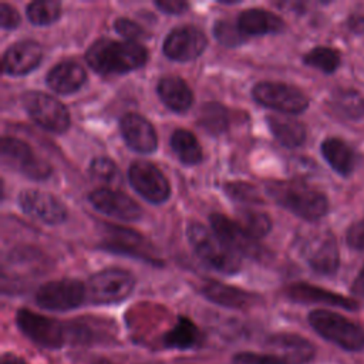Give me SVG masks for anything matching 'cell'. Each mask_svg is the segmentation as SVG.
I'll use <instances>...</instances> for the list:
<instances>
[{"instance_id":"cell-1","label":"cell","mask_w":364,"mask_h":364,"mask_svg":"<svg viewBox=\"0 0 364 364\" xmlns=\"http://www.w3.org/2000/svg\"><path fill=\"white\" fill-rule=\"evenodd\" d=\"M148 51L135 41L100 38L85 53L87 64L98 74H125L145 65Z\"/></svg>"},{"instance_id":"cell-2","label":"cell","mask_w":364,"mask_h":364,"mask_svg":"<svg viewBox=\"0 0 364 364\" xmlns=\"http://www.w3.org/2000/svg\"><path fill=\"white\" fill-rule=\"evenodd\" d=\"M186 237L195 255L210 269L222 274H235L240 270V256L213 230L199 222H189Z\"/></svg>"},{"instance_id":"cell-3","label":"cell","mask_w":364,"mask_h":364,"mask_svg":"<svg viewBox=\"0 0 364 364\" xmlns=\"http://www.w3.org/2000/svg\"><path fill=\"white\" fill-rule=\"evenodd\" d=\"M267 193L279 206L309 222L321 219L328 210L327 196L304 183L272 182Z\"/></svg>"},{"instance_id":"cell-4","label":"cell","mask_w":364,"mask_h":364,"mask_svg":"<svg viewBox=\"0 0 364 364\" xmlns=\"http://www.w3.org/2000/svg\"><path fill=\"white\" fill-rule=\"evenodd\" d=\"M309 323L317 334L343 350L360 351L364 348L363 327L338 313L317 309L310 311Z\"/></svg>"},{"instance_id":"cell-5","label":"cell","mask_w":364,"mask_h":364,"mask_svg":"<svg viewBox=\"0 0 364 364\" xmlns=\"http://www.w3.org/2000/svg\"><path fill=\"white\" fill-rule=\"evenodd\" d=\"M135 277L119 267L94 273L87 283V296L95 304H114L125 300L134 290Z\"/></svg>"},{"instance_id":"cell-6","label":"cell","mask_w":364,"mask_h":364,"mask_svg":"<svg viewBox=\"0 0 364 364\" xmlns=\"http://www.w3.org/2000/svg\"><path fill=\"white\" fill-rule=\"evenodd\" d=\"M21 101L28 117L40 128L54 134H61L68 129L70 114L64 104L53 95L40 91H27Z\"/></svg>"},{"instance_id":"cell-7","label":"cell","mask_w":364,"mask_h":364,"mask_svg":"<svg viewBox=\"0 0 364 364\" xmlns=\"http://www.w3.org/2000/svg\"><path fill=\"white\" fill-rule=\"evenodd\" d=\"M16 323L18 330L27 338L43 348L55 350L63 347L67 341V326L55 318L41 316L28 309L17 310Z\"/></svg>"},{"instance_id":"cell-8","label":"cell","mask_w":364,"mask_h":364,"mask_svg":"<svg viewBox=\"0 0 364 364\" xmlns=\"http://www.w3.org/2000/svg\"><path fill=\"white\" fill-rule=\"evenodd\" d=\"M252 95L257 104L283 114H300L309 107V98L301 90L283 82L260 81Z\"/></svg>"},{"instance_id":"cell-9","label":"cell","mask_w":364,"mask_h":364,"mask_svg":"<svg viewBox=\"0 0 364 364\" xmlns=\"http://www.w3.org/2000/svg\"><path fill=\"white\" fill-rule=\"evenodd\" d=\"M87 297V286L77 279L48 282L36 291V303L51 311H67L80 307Z\"/></svg>"},{"instance_id":"cell-10","label":"cell","mask_w":364,"mask_h":364,"mask_svg":"<svg viewBox=\"0 0 364 364\" xmlns=\"http://www.w3.org/2000/svg\"><path fill=\"white\" fill-rule=\"evenodd\" d=\"M1 161L4 165L36 181L48 178L53 171L47 161L38 158L31 151L30 145L14 136L1 138Z\"/></svg>"},{"instance_id":"cell-11","label":"cell","mask_w":364,"mask_h":364,"mask_svg":"<svg viewBox=\"0 0 364 364\" xmlns=\"http://www.w3.org/2000/svg\"><path fill=\"white\" fill-rule=\"evenodd\" d=\"M132 189L145 200L159 205L169 199L171 186L162 171L148 161H135L128 169Z\"/></svg>"},{"instance_id":"cell-12","label":"cell","mask_w":364,"mask_h":364,"mask_svg":"<svg viewBox=\"0 0 364 364\" xmlns=\"http://www.w3.org/2000/svg\"><path fill=\"white\" fill-rule=\"evenodd\" d=\"M212 230L218 233L239 256H246L255 260H264L267 256L266 249L259 240L245 230L237 222L229 219L220 213H212L209 216Z\"/></svg>"},{"instance_id":"cell-13","label":"cell","mask_w":364,"mask_h":364,"mask_svg":"<svg viewBox=\"0 0 364 364\" xmlns=\"http://www.w3.org/2000/svg\"><path fill=\"white\" fill-rule=\"evenodd\" d=\"M208 38L195 26L185 24L172 28L164 40V54L173 61L185 63L198 58L206 48Z\"/></svg>"},{"instance_id":"cell-14","label":"cell","mask_w":364,"mask_h":364,"mask_svg":"<svg viewBox=\"0 0 364 364\" xmlns=\"http://www.w3.org/2000/svg\"><path fill=\"white\" fill-rule=\"evenodd\" d=\"M18 206L26 215L46 225H60L68 218V212L60 199L38 189H24L20 192Z\"/></svg>"},{"instance_id":"cell-15","label":"cell","mask_w":364,"mask_h":364,"mask_svg":"<svg viewBox=\"0 0 364 364\" xmlns=\"http://www.w3.org/2000/svg\"><path fill=\"white\" fill-rule=\"evenodd\" d=\"M303 256L307 264L318 274L331 276L340 264L338 247L330 232L316 233L304 243Z\"/></svg>"},{"instance_id":"cell-16","label":"cell","mask_w":364,"mask_h":364,"mask_svg":"<svg viewBox=\"0 0 364 364\" xmlns=\"http://www.w3.org/2000/svg\"><path fill=\"white\" fill-rule=\"evenodd\" d=\"M88 202L98 212L127 220L135 222L142 216V208L128 195L111 188H98L90 192Z\"/></svg>"},{"instance_id":"cell-17","label":"cell","mask_w":364,"mask_h":364,"mask_svg":"<svg viewBox=\"0 0 364 364\" xmlns=\"http://www.w3.org/2000/svg\"><path fill=\"white\" fill-rule=\"evenodd\" d=\"M119 131L127 146L135 152L151 154L158 146L155 128L139 114H125L119 121Z\"/></svg>"},{"instance_id":"cell-18","label":"cell","mask_w":364,"mask_h":364,"mask_svg":"<svg viewBox=\"0 0 364 364\" xmlns=\"http://www.w3.org/2000/svg\"><path fill=\"white\" fill-rule=\"evenodd\" d=\"M43 58V48L34 40H21L11 44L1 57L3 73L18 77L28 74L38 67Z\"/></svg>"},{"instance_id":"cell-19","label":"cell","mask_w":364,"mask_h":364,"mask_svg":"<svg viewBox=\"0 0 364 364\" xmlns=\"http://www.w3.org/2000/svg\"><path fill=\"white\" fill-rule=\"evenodd\" d=\"M267 346L287 364H307L316 354L314 346L307 338L293 333L273 334L267 338Z\"/></svg>"},{"instance_id":"cell-20","label":"cell","mask_w":364,"mask_h":364,"mask_svg":"<svg viewBox=\"0 0 364 364\" xmlns=\"http://www.w3.org/2000/svg\"><path fill=\"white\" fill-rule=\"evenodd\" d=\"M286 296L297 303H323L334 307H341L344 310H357L358 304L353 299L344 297L341 294L328 291L321 287H316L307 283H296L286 289Z\"/></svg>"},{"instance_id":"cell-21","label":"cell","mask_w":364,"mask_h":364,"mask_svg":"<svg viewBox=\"0 0 364 364\" xmlns=\"http://www.w3.org/2000/svg\"><path fill=\"white\" fill-rule=\"evenodd\" d=\"M87 80V73L81 64L65 60L55 64L46 75L47 85L58 94H73L78 91Z\"/></svg>"},{"instance_id":"cell-22","label":"cell","mask_w":364,"mask_h":364,"mask_svg":"<svg viewBox=\"0 0 364 364\" xmlns=\"http://www.w3.org/2000/svg\"><path fill=\"white\" fill-rule=\"evenodd\" d=\"M236 24L246 37L277 34L284 30V21L277 14L263 9L243 10L237 17Z\"/></svg>"},{"instance_id":"cell-23","label":"cell","mask_w":364,"mask_h":364,"mask_svg":"<svg viewBox=\"0 0 364 364\" xmlns=\"http://www.w3.org/2000/svg\"><path fill=\"white\" fill-rule=\"evenodd\" d=\"M202 294L209 301L228 309H247L259 301L256 294L218 282L205 283L202 286Z\"/></svg>"},{"instance_id":"cell-24","label":"cell","mask_w":364,"mask_h":364,"mask_svg":"<svg viewBox=\"0 0 364 364\" xmlns=\"http://www.w3.org/2000/svg\"><path fill=\"white\" fill-rule=\"evenodd\" d=\"M156 92L164 105L175 112L188 111L193 102L192 90L185 80L176 75L161 78L156 85Z\"/></svg>"},{"instance_id":"cell-25","label":"cell","mask_w":364,"mask_h":364,"mask_svg":"<svg viewBox=\"0 0 364 364\" xmlns=\"http://www.w3.org/2000/svg\"><path fill=\"white\" fill-rule=\"evenodd\" d=\"M266 124L272 135L286 148H297L306 141L304 125L289 115H267Z\"/></svg>"},{"instance_id":"cell-26","label":"cell","mask_w":364,"mask_h":364,"mask_svg":"<svg viewBox=\"0 0 364 364\" xmlns=\"http://www.w3.org/2000/svg\"><path fill=\"white\" fill-rule=\"evenodd\" d=\"M321 155L334 172L348 176L355 168L354 151L340 138H327L321 142Z\"/></svg>"},{"instance_id":"cell-27","label":"cell","mask_w":364,"mask_h":364,"mask_svg":"<svg viewBox=\"0 0 364 364\" xmlns=\"http://www.w3.org/2000/svg\"><path fill=\"white\" fill-rule=\"evenodd\" d=\"M200 338L202 336L196 324L188 317L181 316L178 317L175 326L164 334L162 343L169 348L188 350L196 347L200 343Z\"/></svg>"},{"instance_id":"cell-28","label":"cell","mask_w":364,"mask_h":364,"mask_svg":"<svg viewBox=\"0 0 364 364\" xmlns=\"http://www.w3.org/2000/svg\"><path fill=\"white\" fill-rule=\"evenodd\" d=\"M171 148L183 165H196L202 162L203 152L196 136L188 129H175L169 139Z\"/></svg>"},{"instance_id":"cell-29","label":"cell","mask_w":364,"mask_h":364,"mask_svg":"<svg viewBox=\"0 0 364 364\" xmlns=\"http://www.w3.org/2000/svg\"><path fill=\"white\" fill-rule=\"evenodd\" d=\"M328 102L338 117L353 121L364 118V97L355 90H338Z\"/></svg>"},{"instance_id":"cell-30","label":"cell","mask_w":364,"mask_h":364,"mask_svg":"<svg viewBox=\"0 0 364 364\" xmlns=\"http://www.w3.org/2000/svg\"><path fill=\"white\" fill-rule=\"evenodd\" d=\"M27 18L34 26H48L60 18L61 3L55 0L31 1L26 9Z\"/></svg>"},{"instance_id":"cell-31","label":"cell","mask_w":364,"mask_h":364,"mask_svg":"<svg viewBox=\"0 0 364 364\" xmlns=\"http://www.w3.org/2000/svg\"><path fill=\"white\" fill-rule=\"evenodd\" d=\"M237 223L256 239L266 236L272 229V220L269 215L252 208H243L237 210Z\"/></svg>"},{"instance_id":"cell-32","label":"cell","mask_w":364,"mask_h":364,"mask_svg":"<svg viewBox=\"0 0 364 364\" xmlns=\"http://www.w3.org/2000/svg\"><path fill=\"white\" fill-rule=\"evenodd\" d=\"M303 61L309 67L317 68L326 74H331L340 65V54L334 48L318 46L306 53Z\"/></svg>"},{"instance_id":"cell-33","label":"cell","mask_w":364,"mask_h":364,"mask_svg":"<svg viewBox=\"0 0 364 364\" xmlns=\"http://www.w3.org/2000/svg\"><path fill=\"white\" fill-rule=\"evenodd\" d=\"M90 175L92 179L109 186H119L122 182V175L119 168L107 156H98L91 161L90 164Z\"/></svg>"},{"instance_id":"cell-34","label":"cell","mask_w":364,"mask_h":364,"mask_svg":"<svg viewBox=\"0 0 364 364\" xmlns=\"http://www.w3.org/2000/svg\"><path fill=\"white\" fill-rule=\"evenodd\" d=\"M199 124L208 132L218 135L228 128L226 109L218 102L205 104L199 111Z\"/></svg>"},{"instance_id":"cell-35","label":"cell","mask_w":364,"mask_h":364,"mask_svg":"<svg viewBox=\"0 0 364 364\" xmlns=\"http://www.w3.org/2000/svg\"><path fill=\"white\" fill-rule=\"evenodd\" d=\"M213 36L226 47H236L246 41V36L242 34L237 24H232L226 20H219L213 26Z\"/></svg>"},{"instance_id":"cell-36","label":"cell","mask_w":364,"mask_h":364,"mask_svg":"<svg viewBox=\"0 0 364 364\" xmlns=\"http://www.w3.org/2000/svg\"><path fill=\"white\" fill-rule=\"evenodd\" d=\"M225 192L229 198H232L236 202L240 203H247V205H253V203H260L262 202V196L259 193V191L246 182H230L225 185Z\"/></svg>"},{"instance_id":"cell-37","label":"cell","mask_w":364,"mask_h":364,"mask_svg":"<svg viewBox=\"0 0 364 364\" xmlns=\"http://www.w3.org/2000/svg\"><path fill=\"white\" fill-rule=\"evenodd\" d=\"M114 30L127 41L138 43L139 40H145L148 37L146 31L139 24L125 17H119L114 21Z\"/></svg>"},{"instance_id":"cell-38","label":"cell","mask_w":364,"mask_h":364,"mask_svg":"<svg viewBox=\"0 0 364 364\" xmlns=\"http://www.w3.org/2000/svg\"><path fill=\"white\" fill-rule=\"evenodd\" d=\"M232 364H287V363L276 354L242 351L233 355Z\"/></svg>"},{"instance_id":"cell-39","label":"cell","mask_w":364,"mask_h":364,"mask_svg":"<svg viewBox=\"0 0 364 364\" xmlns=\"http://www.w3.org/2000/svg\"><path fill=\"white\" fill-rule=\"evenodd\" d=\"M346 242L354 250H364V219L357 220L348 228Z\"/></svg>"},{"instance_id":"cell-40","label":"cell","mask_w":364,"mask_h":364,"mask_svg":"<svg viewBox=\"0 0 364 364\" xmlns=\"http://www.w3.org/2000/svg\"><path fill=\"white\" fill-rule=\"evenodd\" d=\"M20 24V14L9 3H0V26L6 30L16 28Z\"/></svg>"},{"instance_id":"cell-41","label":"cell","mask_w":364,"mask_h":364,"mask_svg":"<svg viewBox=\"0 0 364 364\" xmlns=\"http://www.w3.org/2000/svg\"><path fill=\"white\" fill-rule=\"evenodd\" d=\"M155 6L165 14H182L189 9V3L182 0H156Z\"/></svg>"},{"instance_id":"cell-42","label":"cell","mask_w":364,"mask_h":364,"mask_svg":"<svg viewBox=\"0 0 364 364\" xmlns=\"http://www.w3.org/2000/svg\"><path fill=\"white\" fill-rule=\"evenodd\" d=\"M348 28L355 34H364V10L354 11L347 21Z\"/></svg>"},{"instance_id":"cell-43","label":"cell","mask_w":364,"mask_h":364,"mask_svg":"<svg viewBox=\"0 0 364 364\" xmlns=\"http://www.w3.org/2000/svg\"><path fill=\"white\" fill-rule=\"evenodd\" d=\"M351 291H353L354 296L364 297V266L361 267L360 273H358L357 277L354 279L353 286H351Z\"/></svg>"},{"instance_id":"cell-44","label":"cell","mask_w":364,"mask_h":364,"mask_svg":"<svg viewBox=\"0 0 364 364\" xmlns=\"http://www.w3.org/2000/svg\"><path fill=\"white\" fill-rule=\"evenodd\" d=\"M1 364H26V363L21 357H18L16 354H11V353H7V354H3Z\"/></svg>"}]
</instances>
